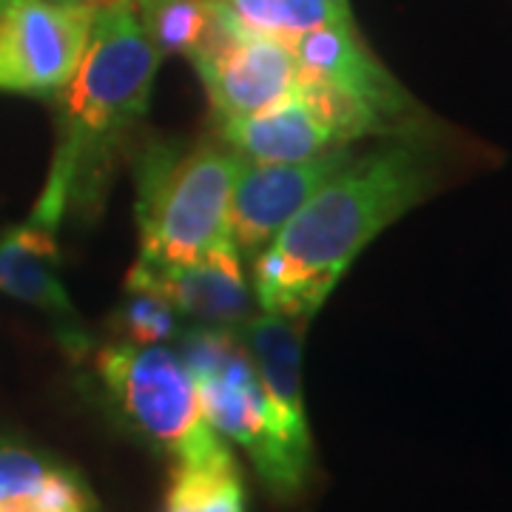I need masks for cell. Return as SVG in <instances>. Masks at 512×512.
I'll list each match as a JSON object with an SVG mask.
<instances>
[{
    "label": "cell",
    "mask_w": 512,
    "mask_h": 512,
    "mask_svg": "<svg viewBox=\"0 0 512 512\" xmlns=\"http://www.w3.org/2000/svg\"><path fill=\"white\" fill-rule=\"evenodd\" d=\"M177 316L163 293L126 285V302L114 316V330L120 339L137 345H163L165 339L177 336Z\"/></svg>",
    "instance_id": "17"
},
{
    "label": "cell",
    "mask_w": 512,
    "mask_h": 512,
    "mask_svg": "<svg viewBox=\"0 0 512 512\" xmlns=\"http://www.w3.org/2000/svg\"><path fill=\"white\" fill-rule=\"evenodd\" d=\"M63 3H77V6H89L94 12H100V9H109L117 3H131V0H63Z\"/></svg>",
    "instance_id": "19"
},
{
    "label": "cell",
    "mask_w": 512,
    "mask_h": 512,
    "mask_svg": "<svg viewBox=\"0 0 512 512\" xmlns=\"http://www.w3.org/2000/svg\"><path fill=\"white\" fill-rule=\"evenodd\" d=\"M94 15L63 0H15L0 18V89L60 92L83 57Z\"/></svg>",
    "instance_id": "6"
},
{
    "label": "cell",
    "mask_w": 512,
    "mask_h": 512,
    "mask_svg": "<svg viewBox=\"0 0 512 512\" xmlns=\"http://www.w3.org/2000/svg\"><path fill=\"white\" fill-rule=\"evenodd\" d=\"M293 94L311 109V114L328 128L336 146H348L362 137L373 134H396V128L384 120L373 106H367L362 97L345 92L342 86L330 83L325 77L299 72Z\"/></svg>",
    "instance_id": "14"
},
{
    "label": "cell",
    "mask_w": 512,
    "mask_h": 512,
    "mask_svg": "<svg viewBox=\"0 0 512 512\" xmlns=\"http://www.w3.org/2000/svg\"><path fill=\"white\" fill-rule=\"evenodd\" d=\"M97 376L120 416L174 464L231 456L202 416L197 382L177 350L120 339L97 350Z\"/></svg>",
    "instance_id": "4"
},
{
    "label": "cell",
    "mask_w": 512,
    "mask_h": 512,
    "mask_svg": "<svg viewBox=\"0 0 512 512\" xmlns=\"http://www.w3.org/2000/svg\"><path fill=\"white\" fill-rule=\"evenodd\" d=\"M436 185L439 160L416 140L350 157L254 259L262 311L308 322L353 259Z\"/></svg>",
    "instance_id": "1"
},
{
    "label": "cell",
    "mask_w": 512,
    "mask_h": 512,
    "mask_svg": "<svg viewBox=\"0 0 512 512\" xmlns=\"http://www.w3.org/2000/svg\"><path fill=\"white\" fill-rule=\"evenodd\" d=\"M126 285L163 293L174 311L205 328L234 330L251 319V293L234 242H222L183 265L137 259Z\"/></svg>",
    "instance_id": "8"
},
{
    "label": "cell",
    "mask_w": 512,
    "mask_h": 512,
    "mask_svg": "<svg viewBox=\"0 0 512 512\" xmlns=\"http://www.w3.org/2000/svg\"><path fill=\"white\" fill-rule=\"evenodd\" d=\"M191 376L205 421L251 456L268 490L279 498L299 493L311 467L293 456L279 436L248 350L234 339L214 359L194 367Z\"/></svg>",
    "instance_id": "5"
},
{
    "label": "cell",
    "mask_w": 512,
    "mask_h": 512,
    "mask_svg": "<svg viewBox=\"0 0 512 512\" xmlns=\"http://www.w3.org/2000/svg\"><path fill=\"white\" fill-rule=\"evenodd\" d=\"M350 163L345 146L299 163L242 160L228 202V237L239 256L256 259L313 194Z\"/></svg>",
    "instance_id": "7"
},
{
    "label": "cell",
    "mask_w": 512,
    "mask_h": 512,
    "mask_svg": "<svg viewBox=\"0 0 512 512\" xmlns=\"http://www.w3.org/2000/svg\"><path fill=\"white\" fill-rule=\"evenodd\" d=\"M291 52L299 72L325 77L330 83L342 86L345 92L362 97L396 131H402V126L410 123L404 120V114L416 109V103L396 83V77L367 52L353 26L345 23L316 26L293 40Z\"/></svg>",
    "instance_id": "12"
},
{
    "label": "cell",
    "mask_w": 512,
    "mask_h": 512,
    "mask_svg": "<svg viewBox=\"0 0 512 512\" xmlns=\"http://www.w3.org/2000/svg\"><path fill=\"white\" fill-rule=\"evenodd\" d=\"M160 52L134 3H117L94 15L92 35L63 92L66 140L57 157L77 180L97 183L106 148L120 140L148 109Z\"/></svg>",
    "instance_id": "2"
},
{
    "label": "cell",
    "mask_w": 512,
    "mask_h": 512,
    "mask_svg": "<svg viewBox=\"0 0 512 512\" xmlns=\"http://www.w3.org/2000/svg\"><path fill=\"white\" fill-rule=\"evenodd\" d=\"M222 143L251 163H299L336 146L330 131L291 92L271 109L220 123Z\"/></svg>",
    "instance_id": "13"
},
{
    "label": "cell",
    "mask_w": 512,
    "mask_h": 512,
    "mask_svg": "<svg viewBox=\"0 0 512 512\" xmlns=\"http://www.w3.org/2000/svg\"><path fill=\"white\" fill-rule=\"evenodd\" d=\"M330 6V12H333V18L339 20V23H345V26H353V15H350V0H325Z\"/></svg>",
    "instance_id": "18"
},
{
    "label": "cell",
    "mask_w": 512,
    "mask_h": 512,
    "mask_svg": "<svg viewBox=\"0 0 512 512\" xmlns=\"http://www.w3.org/2000/svg\"><path fill=\"white\" fill-rule=\"evenodd\" d=\"M217 120H237L271 109L291 97L299 66L293 52L271 37H239L211 63L197 66Z\"/></svg>",
    "instance_id": "10"
},
{
    "label": "cell",
    "mask_w": 512,
    "mask_h": 512,
    "mask_svg": "<svg viewBox=\"0 0 512 512\" xmlns=\"http://www.w3.org/2000/svg\"><path fill=\"white\" fill-rule=\"evenodd\" d=\"M239 165L242 157L225 143L151 148L137 180L140 259L183 265L231 242L228 202Z\"/></svg>",
    "instance_id": "3"
},
{
    "label": "cell",
    "mask_w": 512,
    "mask_h": 512,
    "mask_svg": "<svg viewBox=\"0 0 512 512\" xmlns=\"http://www.w3.org/2000/svg\"><path fill=\"white\" fill-rule=\"evenodd\" d=\"M165 512H245V487L234 456L174 464Z\"/></svg>",
    "instance_id": "15"
},
{
    "label": "cell",
    "mask_w": 512,
    "mask_h": 512,
    "mask_svg": "<svg viewBox=\"0 0 512 512\" xmlns=\"http://www.w3.org/2000/svg\"><path fill=\"white\" fill-rule=\"evenodd\" d=\"M302 325L305 322L279 313H262L251 316L242 328L276 430L293 456L311 467V430L302 396Z\"/></svg>",
    "instance_id": "11"
},
{
    "label": "cell",
    "mask_w": 512,
    "mask_h": 512,
    "mask_svg": "<svg viewBox=\"0 0 512 512\" xmlns=\"http://www.w3.org/2000/svg\"><path fill=\"white\" fill-rule=\"evenodd\" d=\"M228 18L245 35L271 37L291 49L299 35L325 23H339L325 0H220Z\"/></svg>",
    "instance_id": "16"
},
{
    "label": "cell",
    "mask_w": 512,
    "mask_h": 512,
    "mask_svg": "<svg viewBox=\"0 0 512 512\" xmlns=\"http://www.w3.org/2000/svg\"><path fill=\"white\" fill-rule=\"evenodd\" d=\"M12 3H15V0H0V18H3V15H6V9H9V6H12Z\"/></svg>",
    "instance_id": "21"
},
{
    "label": "cell",
    "mask_w": 512,
    "mask_h": 512,
    "mask_svg": "<svg viewBox=\"0 0 512 512\" xmlns=\"http://www.w3.org/2000/svg\"><path fill=\"white\" fill-rule=\"evenodd\" d=\"M131 3H134V9H137V12H143V9H146L151 0H131Z\"/></svg>",
    "instance_id": "20"
},
{
    "label": "cell",
    "mask_w": 512,
    "mask_h": 512,
    "mask_svg": "<svg viewBox=\"0 0 512 512\" xmlns=\"http://www.w3.org/2000/svg\"><path fill=\"white\" fill-rule=\"evenodd\" d=\"M57 231L23 222L0 234V291L12 299L32 305L46 313L55 325L60 345L69 350L72 359H83L92 342L74 311L72 299L57 279Z\"/></svg>",
    "instance_id": "9"
}]
</instances>
